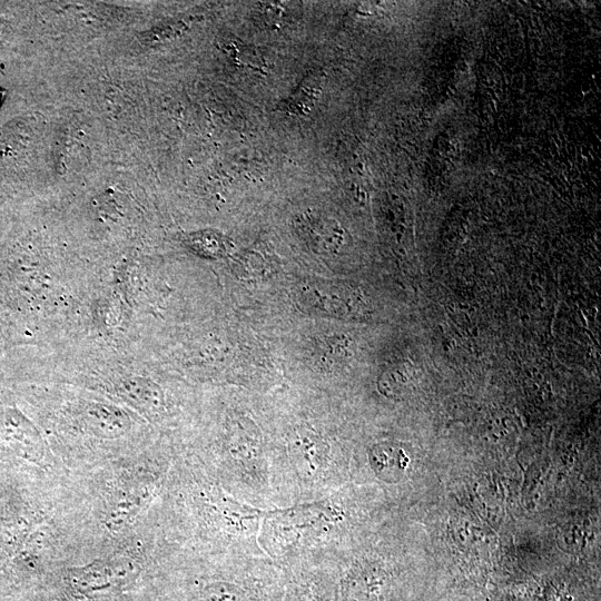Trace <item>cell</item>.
Masks as SVG:
<instances>
[{"mask_svg": "<svg viewBox=\"0 0 601 601\" xmlns=\"http://www.w3.org/2000/svg\"><path fill=\"white\" fill-rule=\"evenodd\" d=\"M171 462L150 445L134 455L66 472L86 562L126 545L149 525Z\"/></svg>", "mask_w": 601, "mask_h": 601, "instance_id": "cell-1", "label": "cell"}, {"mask_svg": "<svg viewBox=\"0 0 601 601\" xmlns=\"http://www.w3.org/2000/svg\"><path fill=\"white\" fill-rule=\"evenodd\" d=\"M196 601H280L283 582L270 572H214L199 578Z\"/></svg>", "mask_w": 601, "mask_h": 601, "instance_id": "cell-2", "label": "cell"}, {"mask_svg": "<svg viewBox=\"0 0 601 601\" xmlns=\"http://www.w3.org/2000/svg\"><path fill=\"white\" fill-rule=\"evenodd\" d=\"M335 597L329 574L304 573L284 585L280 601H335Z\"/></svg>", "mask_w": 601, "mask_h": 601, "instance_id": "cell-3", "label": "cell"}, {"mask_svg": "<svg viewBox=\"0 0 601 601\" xmlns=\"http://www.w3.org/2000/svg\"><path fill=\"white\" fill-rule=\"evenodd\" d=\"M322 83L323 76L319 72H312L304 78L293 95L279 104L278 109L289 115L307 114L318 99Z\"/></svg>", "mask_w": 601, "mask_h": 601, "instance_id": "cell-4", "label": "cell"}, {"mask_svg": "<svg viewBox=\"0 0 601 601\" xmlns=\"http://www.w3.org/2000/svg\"><path fill=\"white\" fill-rule=\"evenodd\" d=\"M299 229L308 243L325 250L336 249L338 239L337 224L329 219L306 216L299 219Z\"/></svg>", "mask_w": 601, "mask_h": 601, "instance_id": "cell-5", "label": "cell"}, {"mask_svg": "<svg viewBox=\"0 0 601 601\" xmlns=\"http://www.w3.org/2000/svg\"><path fill=\"white\" fill-rule=\"evenodd\" d=\"M403 460H407L403 451L394 445H381L373 450L372 462L375 469L385 470H404L406 463H402Z\"/></svg>", "mask_w": 601, "mask_h": 601, "instance_id": "cell-6", "label": "cell"}, {"mask_svg": "<svg viewBox=\"0 0 601 601\" xmlns=\"http://www.w3.org/2000/svg\"><path fill=\"white\" fill-rule=\"evenodd\" d=\"M227 49L230 51L231 57L239 66H245L250 69L263 71L264 62L260 59L258 51L253 47L242 42L239 39H233L228 41Z\"/></svg>", "mask_w": 601, "mask_h": 601, "instance_id": "cell-7", "label": "cell"}]
</instances>
